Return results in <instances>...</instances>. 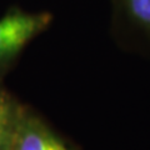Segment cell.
Masks as SVG:
<instances>
[{
	"label": "cell",
	"mask_w": 150,
	"mask_h": 150,
	"mask_svg": "<svg viewBox=\"0 0 150 150\" xmlns=\"http://www.w3.org/2000/svg\"><path fill=\"white\" fill-rule=\"evenodd\" d=\"M53 21L48 11L28 13L10 8L0 19V75L11 67L24 48Z\"/></svg>",
	"instance_id": "obj_1"
},
{
	"label": "cell",
	"mask_w": 150,
	"mask_h": 150,
	"mask_svg": "<svg viewBox=\"0 0 150 150\" xmlns=\"http://www.w3.org/2000/svg\"><path fill=\"white\" fill-rule=\"evenodd\" d=\"M112 33L130 51L150 58V0H112Z\"/></svg>",
	"instance_id": "obj_2"
},
{
	"label": "cell",
	"mask_w": 150,
	"mask_h": 150,
	"mask_svg": "<svg viewBox=\"0 0 150 150\" xmlns=\"http://www.w3.org/2000/svg\"><path fill=\"white\" fill-rule=\"evenodd\" d=\"M13 150H78L35 111L25 106Z\"/></svg>",
	"instance_id": "obj_3"
},
{
	"label": "cell",
	"mask_w": 150,
	"mask_h": 150,
	"mask_svg": "<svg viewBox=\"0 0 150 150\" xmlns=\"http://www.w3.org/2000/svg\"><path fill=\"white\" fill-rule=\"evenodd\" d=\"M25 106L0 85V150H13Z\"/></svg>",
	"instance_id": "obj_4"
}]
</instances>
